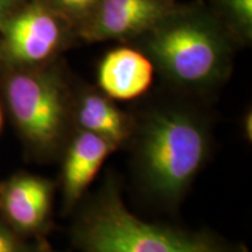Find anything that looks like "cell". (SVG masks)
Returning a JSON list of instances; mask_svg holds the SVG:
<instances>
[{
    "mask_svg": "<svg viewBox=\"0 0 252 252\" xmlns=\"http://www.w3.org/2000/svg\"><path fill=\"white\" fill-rule=\"evenodd\" d=\"M68 12L74 14H80L89 9L97 0H58Z\"/></svg>",
    "mask_w": 252,
    "mask_h": 252,
    "instance_id": "4fadbf2b",
    "label": "cell"
},
{
    "mask_svg": "<svg viewBox=\"0 0 252 252\" xmlns=\"http://www.w3.org/2000/svg\"><path fill=\"white\" fill-rule=\"evenodd\" d=\"M75 115L80 130L99 135L117 147L125 143L133 131L128 116L99 94H83Z\"/></svg>",
    "mask_w": 252,
    "mask_h": 252,
    "instance_id": "30bf717a",
    "label": "cell"
},
{
    "mask_svg": "<svg viewBox=\"0 0 252 252\" xmlns=\"http://www.w3.org/2000/svg\"><path fill=\"white\" fill-rule=\"evenodd\" d=\"M1 126H2V115H1V111H0V130H1Z\"/></svg>",
    "mask_w": 252,
    "mask_h": 252,
    "instance_id": "9a60e30c",
    "label": "cell"
},
{
    "mask_svg": "<svg viewBox=\"0 0 252 252\" xmlns=\"http://www.w3.org/2000/svg\"><path fill=\"white\" fill-rule=\"evenodd\" d=\"M9 6V0H0V23L4 19L6 12Z\"/></svg>",
    "mask_w": 252,
    "mask_h": 252,
    "instance_id": "5bb4252c",
    "label": "cell"
},
{
    "mask_svg": "<svg viewBox=\"0 0 252 252\" xmlns=\"http://www.w3.org/2000/svg\"><path fill=\"white\" fill-rule=\"evenodd\" d=\"M165 7L158 0H103L88 37L117 39L137 34L159 23Z\"/></svg>",
    "mask_w": 252,
    "mask_h": 252,
    "instance_id": "9c48e42d",
    "label": "cell"
},
{
    "mask_svg": "<svg viewBox=\"0 0 252 252\" xmlns=\"http://www.w3.org/2000/svg\"><path fill=\"white\" fill-rule=\"evenodd\" d=\"M53 198V186L35 175H18L2 186L0 206L15 229L36 232L48 219Z\"/></svg>",
    "mask_w": 252,
    "mask_h": 252,
    "instance_id": "8992f818",
    "label": "cell"
},
{
    "mask_svg": "<svg viewBox=\"0 0 252 252\" xmlns=\"http://www.w3.org/2000/svg\"><path fill=\"white\" fill-rule=\"evenodd\" d=\"M6 97L27 143L41 152L54 151L68 124L67 102L59 81L49 74L21 72L8 80Z\"/></svg>",
    "mask_w": 252,
    "mask_h": 252,
    "instance_id": "277c9868",
    "label": "cell"
},
{
    "mask_svg": "<svg viewBox=\"0 0 252 252\" xmlns=\"http://www.w3.org/2000/svg\"><path fill=\"white\" fill-rule=\"evenodd\" d=\"M6 49L14 61L35 63L49 58L58 48L61 31L46 9L31 7L6 26Z\"/></svg>",
    "mask_w": 252,
    "mask_h": 252,
    "instance_id": "5b68a950",
    "label": "cell"
},
{
    "mask_svg": "<svg viewBox=\"0 0 252 252\" xmlns=\"http://www.w3.org/2000/svg\"><path fill=\"white\" fill-rule=\"evenodd\" d=\"M80 223L106 236L124 252H248L208 232L144 222L126 209L113 189L102 195Z\"/></svg>",
    "mask_w": 252,
    "mask_h": 252,
    "instance_id": "7a4b0ae2",
    "label": "cell"
},
{
    "mask_svg": "<svg viewBox=\"0 0 252 252\" xmlns=\"http://www.w3.org/2000/svg\"><path fill=\"white\" fill-rule=\"evenodd\" d=\"M150 50L169 77L187 86L212 83L220 76L226 61L220 36L196 20L160 26L151 37Z\"/></svg>",
    "mask_w": 252,
    "mask_h": 252,
    "instance_id": "3957f363",
    "label": "cell"
},
{
    "mask_svg": "<svg viewBox=\"0 0 252 252\" xmlns=\"http://www.w3.org/2000/svg\"><path fill=\"white\" fill-rule=\"evenodd\" d=\"M230 13L244 27H251L252 0H225Z\"/></svg>",
    "mask_w": 252,
    "mask_h": 252,
    "instance_id": "8fae6325",
    "label": "cell"
},
{
    "mask_svg": "<svg viewBox=\"0 0 252 252\" xmlns=\"http://www.w3.org/2000/svg\"><path fill=\"white\" fill-rule=\"evenodd\" d=\"M118 147L91 132L80 130L69 145L62 171L64 201L74 206L86 193L105 159Z\"/></svg>",
    "mask_w": 252,
    "mask_h": 252,
    "instance_id": "52a82bcc",
    "label": "cell"
},
{
    "mask_svg": "<svg viewBox=\"0 0 252 252\" xmlns=\"http://www.w3.org/2000/svg\"><path fill=\"white\" fill-rule=\"evenodd\" d=\"M40 252H55V251H52V250H41Z\"/></svg>",
    "mask_w": 252,
    "mask_h": 252,
    "instance_id": "2e32d148",
    "label": "cell"
},
{
    "mask_svg": "<svg viewBox=\"0 0 252 252\" xmlns=\"http://www.w3.org/2000/svg\"><path fill=\"white\" fill-rule=\"evenodd\" d=\"M153 81V64L131 48L108 53L98 68V83L109 97L128 100L145 94Z\"/></svg>",
    "mask_w": 252,
    "mask_h": 252,
    "instance_id": "ba28073f",
    "label": "cell"
},
{
    "mask_svg": "<svg viewBox=\"0 0 252 252\" xmlns=\"http://www.w3.org/2000/svg\"><path fill=\"white\" fill-rule=\"evenodd\" d=\"M209 153L206 126L190 113L157 111L141 128L138 163L156 196L174 202L187 190Z\"/></svg>",
    "mask_w": 252,
    "mask_h": 252,
    "instance_id": "6da1fadb",
    "label": "cell"
},
{
    "mask_svg": "<svg viewBox=\"0 0 252 252\" xmlns=\"http://www.w3.org/2000/svg\"><path fill=\"white\" fill-rule=\"evenodd\" d=\"M0 252H28L13 232L0 225Z\"/></svg>",
    "mask_w": 252,
    "mask_h": 252,
    "instance_id": "7c38bea8",
    "label": "cell"
}]
</instances>
